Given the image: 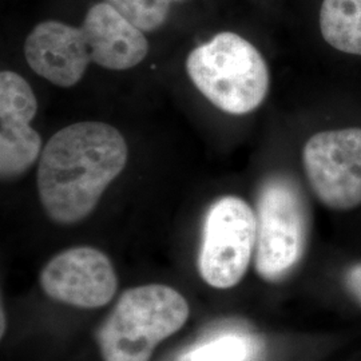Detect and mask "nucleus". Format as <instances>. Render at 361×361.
Here are the masks:
<instances>
[{"label":"nucleus","instance_id":"f257e3e1","mask_svg":"<svg viewBox=\"0 0 361 361\" xmlns=\"http://www.w3.org/2000/svg\"><path fill=\"white\" fill-rule=\"evenodd\" d=\"M123 135L104 122H78L54 134L39 158V198L61 225L86 219L128 162Z\"/></svg>","mask_w":361,"mask_h":361},{"label":"nucleus","instance_id":"f03ea898","mask_svg":"<svg viewBox=\"0 0 361 361\" xmlns=\"http://www.w3.org/2000/svg\"><path fill=\"white\" fill-rule=\"evenodd\" d=\"M189 304L174 288L149 284L130 288L97 332L104 361H149L165 338L189 319Z\"/></svg>","mask_w":361,"mask_h":361},{"label":"nucleus","instance_id":"7ed1b4c3","mask_svg":"<svg viewBox=\"0 0 361 361\" xmlns=\"http://www.w3.org/2000/svg\"><path fill=\"white\" fill-rule=\"evenodd\" d=\"M186 71L209 102L233 116L256 110L269 90L264 56L234 32H219L195 47L186 59Z\"/></svg>","mask_w":361,"mask_h":361},{"label":"nucleus","instance_id":"20e7f679","mask_svg":"<svg viewBox=\"0 0 361 361\" xmlns=\"http://www.w3.org/2000/svg\"><path fill=\"white\" fill-rule=\"evenodd\" d=\"M256 217L255 268L265 281H280L300 262L308 240V210L296 183L284 176L265 180Z\"/></svg>","mask_w":361,"mask_h":361},{"label":"nucleus","instance_id":"39448f33","mask_svg":"<svg viewBox=\"0 0 361 361\" xmlns=\"http://www.w3.org/2000/svg\"><path fill=\"white\" fill-rule=\"evenodd\" d=\"M256 212L240 197L225 195L207 209L197 268L207 285L229 289L238 284L256 249Z\"/></svg>","mask_w":361,"mask_h":361},{"label":"nucleus","instance_id":"423d86ee","mask_svg":"<svg viewBox=\"0 0 361 361\" xmlns=\"http://www.w3.org/2000/svg\"><path fill=\"white\" fill-rule=\"evenodd\" d=\"M302 164L325 207L349 210L361 204V129L332 130L310 137Z\"/></svg>","mask_w":361,"mask_h":361},{"label":"nucleus","instance_id":"0eeeda50","mask_svg":"<svg viewBox=\"0 0 361 361\" xmlns=\"http://www.w3.org/2000/svg\"><path fill=\"white\" fill-rule=\"evenodd\" d=\"M39 281L52 300L85 310L107 305L118 289L113 262L91 246L71 247L52 257Z\"/></svg>","mask_w":361,"mask_h":361},{"label":"nucleus","instance_id":"6e6552de","mask_svg":"<svg viewBox=\"0 0 361 361\" xmlns=\"http://www.w3.org/2000/svg\"><path fill=\"white\" fill-rule=\"evenodd\" d=\"M25 56L38 75L65 89L77 85L91 62L82 28L58 20L34 27L25 43Z\"/></svg>","mask_w":361,"mask_h":361},{"label":"nucleus","instance_id":"1a4fd4ad","mask_svg":"<svg viewBox=\"0 0 361 361\" xmlns=\"http://www.w3.org/2000/svg\"><path fill=\"white\" fill-rule=\"evenodd\" d=\"M82 31L89 46L91 62L107 70H129L140 65L149 52L142 30L134 26L107 1L92 6Z\"/></svg>","mask_w":361,"mask_h":361},{"label":"nucleus","instance_id":"9d476101","mask_svg":"<svg viewBox=\"0 0 361 361\" xmlns=\"http://www.w3.org/2000/svg\"><path fill=\"white\" fill-rule=\"evenodd\" d=\"M42 154V140L30 122L0 119V174L13 180L31 168Z\"/></svg>","mask_w":361,"mask_h":361},{"label":"nucleus","instance_id":"9b49d317","mask_svg":"<svg viewBox=\"0 0 361 361\" xmlns=\"http://www.w3.org/2000/svg\"><path fill=\"white\" fill-rule=\"evenodd\" d=\"M320 30L336 50L361 55V0H324Z\"/></svg>","mask_w":361,"mask_h":361},{"label":"nucleus","instance_id":"f8f14e48","mask_svg":"<svg viewBox=\"0 0 361 361\" xmlns=\"http://www.w3.org/2000/svg\"><path fill=\"white\" fill-rule=\"evenodd\" d=\"M262 341L255 336L228 332L183 352L190 361H258Z\"/></svg>","mask_w":361,"mask_h":361},{"label":"nucleus","instance_id":"ddd939ff","mask_svg":"<svg viewBox=\"0 0 361 361\" xmlns=\"http://www.w3.org/2000/svg\"><path fill=\"white\" fill-rule=\"evenodd\" d=\"M134 26L145 32L154 31L168 19L173 3L183 0H106Z\"/></svg>","mask_w":361,"mask_h":361},{"label":"nucleus","instance_id":"4468645a","mask_svg":"<svg viewBox=\"0 0 361 361\" xmlns=\"http://www.w3.org/2000/svg\"><path fill=\"white\" fill-rule=\"evenodd\" d=\"M345 280L350 293L361 302V264H356L349 269Z\"/></svg>","mask_w":361,"mask_h":361},{"label":"nucleus","instance_id":"2eb2a0df","mask_svg":"<svg viewBox=\"0 0 361 361\" xmlns=\"http://www.w3.org/2000/svg\"><path fill=\"white\" fill-rule=\"evenodd\" d=\"M6 316H4V310H1V336L4 335V332H6Z\"/></svg>","mask_w":361,"mask_h":361},{"label":"nucleus","instance_id":"dca6fc26","mask_svg":"<svg viewBox=\"0 0 361 361\" xmlns=\"http://www.w3.org/2000/svg\"><path fill=\"white\" fill-rule=\"evenodd\" d=\"M171 361H190L189 360V359H188V357H186V355H185V353H180V356H178V357H176V359H174V360H171Z\"/></svg>","mask_w":361,"mask_h":361}]
</instances>
